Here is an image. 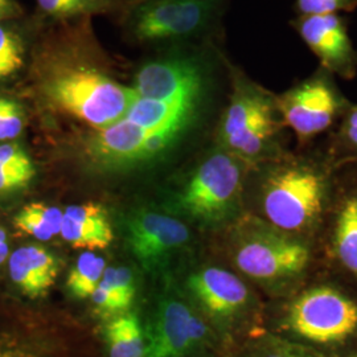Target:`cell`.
<instances>
[{
	"label": "cell",
	"mask_w": 357,
	"mask_h": 357,
	"mask_svg": "<svg viewBox=\"0 0 357 357\" xmlns=\"http://www.w3.org/2000/svg\"><path fill=\"white\" fill-rule=\"evenodd\" d=\"M105 270L106 262L103 258L90 250L82 253L77 258L76 264L66 280V287L69 293L77 299H88L100 284Z\"/></svg>",
	"instance_id": "cell-22"
},
{
	"label": "cell",
	"mask_w": 357,
	"mask_h": 357,
	"mask_svg": "<svg viewBox=\"0 0 357 357\" xmlns=\"http://www.w3.org/2000/svg\"><path fill=\"white\" fill-rule=\"evenodd\" d=\"M8 255H10V246L7 241V233L0 227V266L4 264Z\"/></svg>",
	"instance_id": "cell-30"
},
{
	"label": "cell",
	"mask_w": 357,
	"mask_h": 357,
	"mask_svg": "<svg viewBox=\"0 0 357 357\" xmlns=\"http://www.w3.org/2000/svg\"><path fill=\"white\" fill-rule=\"evenodd\" d=\"M252 357H314L305 351L295 349L294 347L283 344H270L257 349Z\"/></svg>",
	"instance_id": "cell-28"
},
{
	"label": "cell",
	"mask_w": 357,
	"mask_h": 357,
	"mask_svg": "<svg viewBox=\"0 0 357 357\" xmlns=\"http://www.w3.org/2000/svg\"><path fill=\"white\" fill-rule=\"evenodd\" d=\"M306 245L286 231L266 225H252L234 248L237 268L255 281H284L301 274L308 265Z\"/></svg>",
	"instance_id": "cell-8"
},
{
	"label": "cell",
	"mask_w": 357,
	"mask_h": 357,
	"mask_svg": "<svg viewBox=\"0 0 357 357\" xmlns=\"http://www.w3.org/2000/svg\"><path fill=\"white\" fill-rule=\"evenodd\" d=\"M10 275L22 293L36 299L44 296L59 275V261L48 249L29 245L10 255Z\"/></svg>",
	"instance_id": "cell-15"
},
{
	"label": "cell",
	"mask_w": 357,
	"mask_h": 357,
	"mask_svg": "<svg viewBox=\"0 0 357 357\" xmlns=\"http://www.w3.org/2000/svg\"><path fill=\"white\" fill-rule=\"evenodd\" d=\"M291 26L319 66L345 81L356 78L357 48L340 13L296 15Z\"/></svg>",
	"instance_id": "cell-11"
},
{
	"label": "cell",
	"mask_w": 357,
	"mask_h": 357,
	"mask_svg": "<svg viewBox=\"0 0 357 357\" xmlns=\"http://www.w3.org/2000/svg\"><path fill=\"white\" fill-rule=\"evenodd\" d=\"M128 245L143 268L155 271L163 268L180 248L190 240V230L175 217L142 209L132 213L126 224Z\"/></svg>",
	"instance_id": "cell-12"
},
{
	"label": "cell",
	"mask_w": 357,
	"mask_h": 357,
	"mask_svg": "<svg viewBox=\"0 0 357 357\" xmlns=\"http://www.w3.org/2000/svg\"><path fill=\"white\" fill-rule=\"evenodd\" d=\"M134 274L128 268H106L102 280L91 298L94 314L101 319L109 320L126 314L135 298Z\"/></svg>",
	"instance_id": "cell-17"
},
{
	"label": "cell",
	"mask_w": 357,
	"mask_h": 357,
	"mask_svg": "<svg viewBox=\"0 0 357 357\" xmlns=\"http://www.w3.org/2000/svg\"><path fill=\"white\" fill-rule=\"evenodd\" d=\"M337 144L342 150L357 153V105H351L343 115Z\"/></svg>",
	"instance_id": "cell-26"
},
{
	"label": "cell",
	"mask_w": 357,
	"mask_h": 357,
	"mask_svg": "<svg viewBox=\"0 0 357 357\" xmlns=\"http://www.w3.org/2000/svg\"><path fill=\"white\" fill-rule=\"evenodd\" d=\"M35 178L26 172L15 169L11 167L0 163V192L13 191L26 187V184Z\"/></svg>",
	"instance_id": "cell-27"
},
{
	"label": "cell",
	"mask_w": 357,
	"mask_h": 357,
	"mask_svg": "<svg viewBox=\"0 0 357 357\" xmlns=\"http://www.w3.org/2000/svg\"><path fill=\"white\" fill-rule=\"evenodd\" d=\"M26 82L41 102L94 130L122 119L138 98L115 79L82 26L38 35Z\"/></svg>",
	"instance_id": "cell-1"
},
{
	"label": "cell",
	"mask_w": 357,
	"mask_h": 357,
	"mask_svg": "<svg viewBox=\"0 0 357 357\" xmlns=\"http://www.w3.org/2000/svg\"><path fill=\"white\" fill-rule=\"evenodd\" d=\"M243 172V160L220 147L192 174L180 196V205L205 224L228 220L240 202Z\"/></svg>",
	"instance_id": "cell-6"
},
{
	"label": "cell",
	"mask_w": 357,
	"mask_h": 357,
	"mask_svg": "<svg viewBox=\"0 0 357 357\" xmlns=\"http://www.w3.org/2000/svg\"><path fill=\"white\" fill-rule=\"evenodd\" d=\"M286 328L296 337L317 345H337L357 332V305L331 287L301 294L289 307Z\"/></svg>",
	"instance_id": "cell-7"
},
{
	"label": "cell",
	"mask_w": 357,
	"mask_h": 357,
	"mask_svg": "<svg viewBox=\"0 0 357 357\" xmlns=\"http://www.w3.org/2000/svg\"><path fill=\"white\" fill-rule=\"evenodd\" d=\"M26 125L23 103L8 90L0 89V143L17 141Z\"/></svg>",
	"instance_id": "cell-23"
},
{
	"label": "cell",
	"mask_w": 357,
	"mask_h": 357,
	"mask_svg": "<svg viewBox=\"0 0 357 357\" xmlns=\"http://www.w3.org/2000/svg\"><path fill=\"white\" fill-rule=\"evenodd\" d=\"M277 96L283 123L301 144L331 128L351 106L336 77L321 66Z\"/></svg>",
	"instance_id": "cell-5"
},
{
	"label": "cell",
	"mask_w": 357,
	"mask_h": 357,
	"mask_svg": "<svg viewBox=\"0 0 357 357\" xmlns=\"http://www.w3.org/2000/svg\"><path fill=\"white\" fill-rule=\"evenodd\" d=\"M229 102L218 125V143L243 162L283 156L278 96L229 63Z\"/></svg>",
	"instance_id": "cell-2"
},
{
	"label": "cell",
	"mask_w": 357,
	"mask_h": 357,
	"mask_svg": "<svg viewBox=\"0 0 357 357\" xmlns=\"http://www.w3.org/2000/svg\"><path fill=\"white\" fill-rule=\"evenodd\" d=\"M188 289L206 317L222 326L241 317L249 305L245 283L224 268H205L193 273Z\"/></svg>",
	"instance_id": "cell-13"
},
{
	"label": "cell",
	"mask_w": 357,
	"mask_h": 357,
	"mask_svg": "<svg viewBox=\"0 0 357 357\" xmlns=\"http://www.w3.org/2000/svg\"><path fill=\"white\" fill-rule=\"evenodd\" d=\"M357 0H295L296 15L354 13Z\"/></svg>",
	"instance_id": "cell-24"
},
{
	"label": "cell",
	"mask_w": 357,
	"mask_h": 357,
	"mask_svg": "<svg viewBox=\"0 0 357 357\" xmlns=\"http://www.w3.org/2000/svg\"><path fill=\"white\" fill-rule=\"evenodd\" d=\"M211 343L205 320L178 298L162 299L147 335L146 357H190Z\"/></svg>",
	"instance_id": "cell-10"
},
{
	"label": "cell",
	"mask_w": 357,
	"mask_h": 357,
	"mask_svg": "<svg viewBox=\"0 0 357 357\" xmlns=\"http://www.w3.org/2000/svg\"><path fill=\"white\" fill-rule=\"evenodd\" d=\"M103 337L109 357H146L147 336L134 312L106 320Z\"/></svg>",
	"instance_id": "cell-18"
},
{
	"label": "cell",
	"mask_w": 357,
	"mask_h": 357,
	"mask_svg": "<svg viewBox=\"0 0 357 357\" xmlns=\"http://www.w3.org/2000/svg\"><path fill=\"white\" fill-rule=\"evenodd\" d=\"M60 236L76 249H105L114 233L102 205H70L65 209Z\"/></svg>",
	"instance_id": "cell-16"
},
{
	"label": "cell",
	"mask_w": 357,
	"mask_h": 357,
	"mask_svg": "<svg viewBox=\"0 0 357 357\" xmlns=\"http://www.w3.org/2000/svg\"><path fill=\"white\" fill-rule=\"evenodd\" d=\"M23 7L16 0H0V22L24 16Z\"/></svg>",
	"instance_id": "cell-29"
},
{
	"label": "cell",
	"mask_w": 357,
	"mask_h": 357,
	"mask_svg": "<svg viewBox=\"0 0 357 357\" xmlns=\"http://www.w3.org/2000/svg\"><path fill=\"white\" fill-rule=\"evenodd\" d=\"M38 38V20L24 15L0 22V89L26 82Z\"/></svg>",
	"instance_id": "cell-14"
},
{
	"label": "cell",
	"mask_w": 357,
	"mask_h": 357,
	"mask_svg": "<svg viewBox=\"0 0 357 357\" xmlns=\"http://www.w3.org/2000/svg\"><path fill=\"white\" fill-rule=\"evenodd\" d=\"M38 16L50 20L88 19L93 15L112 13L126 8L123 0H36Z\"/></svg>",
	"instance_id": "cell-19"
},
{
	"label": "cell",
	"mask_w": 357,
	"mask_h": 357,
	"mask_svg": "<svg viewBox=\"0 0 357 357\" xmlns=\"http://www.w3.org/2000/svg\"><path fill=\"white\" fill-rule=\"evenodd\" d=\"M352 357H357V355H356V356H352Z\"/></svg>",
	"instance_id": "cell-31"
},
{
	"label": "cell",
	"mask_w": 357,
	"mask_h": 357,
	"mask_svg": "<svg viewBox=\"0 0 357 357\" xmlns=\"http://www.w3.org/2000/svg\"><path fill=\"white\" fill-rule=\"evenodd\" d=\"M271 168L264 185V212L282 231H301L311 227L323 209L326 180L311 162L286 158Z\"/></svg>",
	"instance_id": "cell-3"
},
{
	"label": "cell",
	"mask_w": 357,
	"mask_h": 357,
	"mask_svg": "<svg viewBox=\"0 0 357 357\" xmlns=\"http://www.w3.org/2000/svg\"><path fill=\"white\" fill-rule=\"evenodd\" d=\"M128 10V29L143 43L185 41L208 36L222 0H139Z\"/></svg>",
	"instance_id": "cell-4"
},
{
	"label": "cell",
	"mask_w": 357,
	"mask_h": 357,
	"mask_svg": "<svg viewBox=\"0 0 357 357\" xmlns=\"http://www.w3.org/2000/svg\"><path fill=\"white\" fill-rule=\"evenodd\" d=\"M0 357H44L38 347L17 333L0 331Z\"/></svg>",
	"instance_id": "cell-25"
},
{
	"label": "cell",
	"mask_w": 357,
	"mask_h": 357,
	"mask_svg": "<svg viewBox=\"0 0 357 357\" xmlns=\"http://www.w3.org/2000/svg\"><path fill=\"white\" fill-rule=\"evenodd\" d=\"M185 132L178 128L149 130L123 116L107 128L96 130L86 141L85 151L101 166H130L165 153Z\"/></svg>",
	"instance_id": "cell-9"
},
{
	"label": "cell",
	"mask_w": 357,
	"mask_h": 357,
	"mask_svg": "<svg viewBox=\"0 0 357 357\" xmlns=\"http://www.w3.org/2000/svg\"><path fill=\"white\" fill-rule=\"evenodd\" d=\"M63 218L64 212L59 208L43 203H31L16 215L13 224L19 231L32 236L40 241H48L60 234Z\"/></svg>",
	"instance_id": "cell-20"
},
{
	"label": "cell",
	"mask_w": 357,
	"mask_h": 357,
	"mask_svg": "<svg viewBox=\"0 0 357 357\" xmlns=\"http://www.w3.org/2000/svg\"><path fill=\"white\" fill-rule=\"evenodd\" d=\"M333 248L337 259L357 275V197H349L336 220Z\"/></svg>",
	"instance_id": "cell-21"
}]
</instances>
